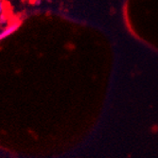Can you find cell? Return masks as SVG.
<instances>
[{
  "label": "cell",
  "mask_w": 158,
  "mask_h": 158,
  "mask_svg": "<svg viewBox=\"0 0 158 158\" xmlns=\"http://www.w3.org/2000/svg\"><path fill=\"white\" fill-rule=\"evenodd\" d=\"M10 19H9V16L7 15V13L4 12L2 14H0V27L3 28L5 27H7L9 24H10Z\"/></svg>",
  "instance_id": "2"
},
{
  "label": "cell",
  "mask_w": 158,
  "mask_h": 158,
  "mask_svg": "<svg viewBox=\"0 0 158 158\" xmlns=\"http://www.w3.org/2000/svg\"><path fill=\"white\" fill-rule=\"evenodd\" d=\"M33 4H34V6H36V7H40V6L43 4V0H34Z\"/></svg>",
  "instance_id": "4"
},
{
  "label": "cell",
  "mask_w": 158,
  "mask_h": 158,
  "mask_svg": "<svg viewBox=\"0 0 158 158\" xmlns=\"http://www.w3.org/2000/svg\"><path fill=\"white\" fill-rule=\"evenodd\" d=\"M47 1H48V2H51V1H52V0H47Z\"/></svg>",
  "instance_id": "5"
},
{
  "label": "cell",
  "mask_w": 158,
  "mask_h": 158,
  "mask_svg": "<svg viewBox=\"0 0 158 158\" xmlns=\"http://www.w3.org/2000/svg\"><path fill=\"white\" fill-rule=\"evenodd\" d=\"M20 27H21V21H19V20H13L7 27L1 28V31H0V42L3 41L4 39L8 38L12 33L15 32Z\"/></svg>",
  "instance_id": "1"
},
{
  "label": "cell",
  "mask_w": 158,
  "mask_h": 158,
  "mask_svg": "<svg viewBox=\"0 0 158 158\" xmlns=\"http://www.w3.org/2000/svg\"><path fill=\"white\" fill-rule=\"evenodd\" d=\"M5 9H6V3L4 0H0V14H2L5 12Z\"/></svg>",
  "instance_id": "3"
}]
</instances>
